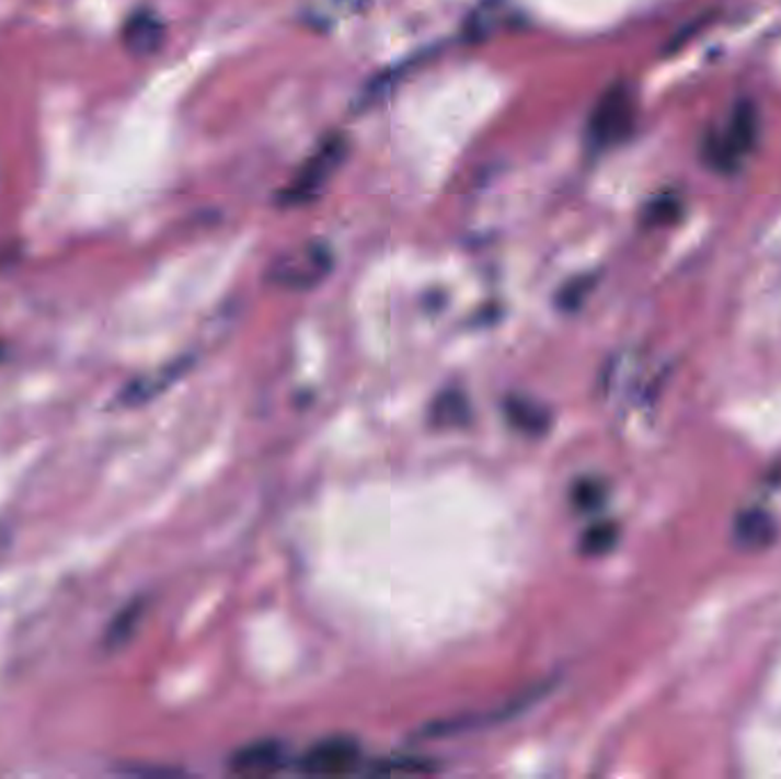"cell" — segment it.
I'll list each match as a JSON object with an SVG mask.
<instances>
[{"instance_id": "obj_1", "label": "cell", "mask_w": 781, "mask_h": 779, "mask_svg": "<svg viewBox=\"0 0 781 779\" xmlns=\"http://www.w3.org/2000/svg\"><path fill=\"white\" fill-rule=\"evenodd\" d=\"M759 111L749 99L738 101L720 130H709L702 142L707 165L722 174H734L743 168L759 142Z\"/></svg>"}, {"instance_id": "obj_2", "label": "cell", "mask_w": 781, "mask_h": 779, "mask_svg": "<svg viewBox=\"0 0 781 779\" xmlns=\"http://www.w3.org/2000/svg\"><path fill=\"white\" fill-rule=\"evenodd\" d=\"M635 94L631 85L615 83L592 107L587 122V145L597 151L622 145L635 128Z\"/></svg>"}, {"instance_id": "obj_3", "label": "cell", "mask_w": 781, "mask_h": 779, "mask_svg": "<svg viewBox=\"0 0 781 779\" xmlns=\"http://www.w3.org/2000/svg\"><path fill=\"white\" fill-rule=\"evenodd\" d=\"M345 153H347V145L341 136L328 138L305 160L298 174L290 179L286 191L282 193V204L307 206L315 202L322 193H325V187L343 165Z\"/></svg>"}, {"instance_id": "obj_4", "label": "cell", "mask_w": 781, "mask_h": 779, "mask_svg": "<svg viewBox=\"0 0 781 779\" xmlns=\"http://www.w3.org/2000/svg\"><path fill=\"white\" fill-rule=\"evenodd\" d=\"M551 684H540L532 686L530 690L517 695L515 700H509L505 704H501L494 711H482V713H464V715H452V718H444L437 722H427L423 728L414 734L418 741H427V738H446V736H460V734H469V732H478L482 728H494V724H501L505 720L517 718L519 713H524L526 709L535 707L537 702L542 700V697L549 692Z\"/></svg>"}, {"instance_id": "obj_5", "label": "cell", "mask_w": 781, "mask_h": 779, "mask_svg": "<svg viewBox=\"0 0 781 779\" xmlns=\"http://www.w3.org/2000/svg\"><path fill=\"white\" fill-rule=\"evenodd\" d=\"M332 254L322 245H305L277 259L271 271V279L290 290H307L318 286L332 271Z\"/></svg>"}, {"instance_id": "obj_6", "label": "cell", "mask_w": 781, "mask_h": 779, "mask_svg": "<svg viewBox=\"0 0 781 779\" xmlns=\"http://www.w3.org/2000/svg\"><path fill=\"white\" fill-rule=\"evenodd\" d=\"M361 764V747L349 736H330L311 745L302 759L300 770L307 775H347Z\"/></svg>"}, {"instance_id": "obj_7", "label": "cell", "mask_w": 781, "mask_h": 779, "mask_svg": "<svg viewBox=\"0 0 781 779\" xmlns=\"http://www.w3.org/2000/svg\"><path fill=\"white\" fill-rule=\"evenodd\" d=\"M286 764V747L279 741H256L240 747L229 766L236 775H273Z\"/></svg>"}, {"instance_id": "obj_8", "label": "cell", "mask_w": 781, "mask_h": 779, "mask_svg": "<svg viewBox=\"0 0 781 779\" xmlns=\"http://www.w3.org/2000/svg\"><path fill=\"white\" fill-rule=\"evenodd\" d=\"M124 46L133 53V56H151L163 44L165 28L163 21H160L153 12L140 10L136 14H130L128 21L124 23Z\"/></svg>"}, {"instance_id": "obj_9", "label": "cell", "mask_w": 781, "mask_h": 779, "mask_svg": "<svg viewBox=\"0 0 781 779\" xmlns=\"http://www.w3.org/2000/svg\"><path fill=\"white\" fill-rule=\"evenodd\" d=\"M193 357H181L176 359L174 364L165 366V368H160L158 373H151V375H145V378H138V380H133L124 393H122V400L126 402V405H142V402L156 398L158 393H163L168 387H172L179 378H183V375L191 370L193 366Z\"/></svg>"}, {"instance_id": "obj_10", "label": "cell", "mask_w": 781, "mask_h": 779, "mask_svg": "<svg viewBox=\"0 0 781 779\" xmlns=\"http://www.w3.org/2000/svg\"><path fill=\"white\" fill-rule=\"evenodd\" d=\"M779 535L777 522L761 507H749L734 522V540L743 549H766Z\"/></svg>"}, {"instance_id": "obj_11", "label": "cell", "mask_w": 781, "mask_h": 779, "mask_svg": "<svg viewBox=\"0 0 781 779\" xmlns=\"http://www.w3.org/2000/svg\"><path fill=\"white\" fill-rule=\"evenodd\" d=\"M505 419L524 435H544L551 427V412L542 408L540 402L528 400L524 396H509L503 402Z\"/></svg>"}, {"instance_id": "obj_12", "label": "cell", "mask_w": 781, "mask_h": 779, "mask_svg": "<svg viewBox=\"0 0 781 779\" xmlns=\"http://www.w3.org/2000/svg\"><path fill=\"white\" fill-rule=\"evenodd\" d=\"M145 610H147V602L145 599H133L130 604H126L113 617V622L107 625L105 635H103V648L111 650V652H117V650L124 648V644H128L130 638L136 635L140 622H142Z\"/></svg>"}, {"instance_id": "obj_13", "label": "cell", "mask_w": 781, "mask_h": 779, "mask_svg": "<svg viewBox=\"0 0 781 779\" xmlns=\"http://www.w3.org/2000/svg\"><path fill=\"white\" fill-rule=\"evenodd\" d=\"M469 416L471 408L462 391L439 393V398L433 402V410H429V419L437 427H460L469 421Z\"/></svg>"}, {"instance_id": "obj_14", "label": "cell", "mask_w": 781, "mask_h": 779, "mask_svg": "<svg viewBox=\"0 0 781 779\" xmlns=\"http://www.w3.org/2000/svg\"><path fill=\"white\" fill-rule=\"evenodd\" d=\"M435 770H437V764L433 759L410 757V755L387 757V759L375 761L372 766L366 768V772L375 775V777H414V775H427Z\"/></svg>"}, {"instance_id": "obj_15", "label": "cell", "mask_w": 781, "mask_h": 779, "mask_svg": "<svg viewBox=\"0 0 781 779\" xmlns=\"http://www.w3.org/2000/svg\"><path fill=\"white\" fill-rule=\"evenodd\" d=\"M507 19H509V14H507L505 0H484V3L469 19V37L471 39L487 37Z\"/></svg>"}, {"instance_id": "obj_16", "label": "cell", "mask_w": 781, "mask_h": 779, "mask_svg": "<svg viewBox=\"0 0 781 779\" xmlns=\"http://www.w3.org/2000/svg\"><path fill=\"white\" fill-rule=\"evenodd\" d=\"M617 540H619L617 524L599 522L595 526H589L581 535V551L589 558H599V555H606L608 551H612Z\"/></svg>"}, {"instance_id": "obj_17", "label": "cell", "mask_w": 781, "mask_h": 779, "mask_svg": "<svg viewBox=\"0 0 781 779\" xmlns=\"http://www.w3.org/2000/svg\"><path fill=\"white\" fill-rule=\"evenodd\" d=\"M606 499V488H604V482L599 480H592V478H585L581 482H576L574 485V492H572V503L583 509V513H589V509H597Z\"/></svg>"}, {"instance_id": "obj_18", "label": "cell", "mask_w": 781, "mask_h": 779, "mask_svg": "<svg viewBox=\"0 0 781 779\" xmlns=\"http://www.w3.org/2000/svg\"><path fill=\"white\" fill-rule=\"evenodd\" d=\"M679 210H681V202L677 197H671V195L669 197H661L654 204H650V208H646L644 220L652 222V225H667V222L677 220Z\"/></svg>"}, {"instance_id": "obj_19", "label": "cell", "mask_w": 781, "mask_h": 779, "mask_svg": "<svg viewBox=\"0 0 781 779\" xmlns=\"http://www.w3.org/2000/svg\"><path fill=\"white\" fill-rule=\"evenodd\" d=\"M0 359H3V347H0Z\"/></svg>"}]
</instances>
